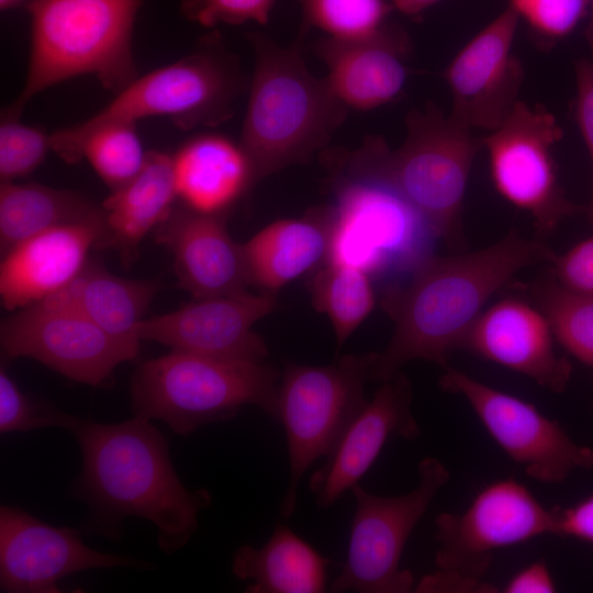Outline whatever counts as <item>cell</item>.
Returning <instances> with one entry per match:
<instances>
[{
    "instance_id": "cell-42",
    "label": "cell",
    "mask_w": 593,
    "mask_h": 593,
    "mask_svg": "<svg viewBox=\"0 0 593 593\" xmlns=\"http://www.w3.org/2000/svg\"><path fill=\"white\" fill-rule=\"evenodd\" d=\"M439 1L440 0H391V4L393 10H396L404 15L416 18Z\"/></svg>"
},
{
    "instance_id": "cell-33",
    "label": "cell",
    "mask_w": 593,
    "mask_h": 593,
    "mask_svg": "<svg viewBox=\"0 0 593 593\" xmlns=\"http://www.w3.org/2000/svg\"><path fill=\"white\" fill-rule=\"evenodd\" d=\"M80 419L57 407L23 393L9 376L0 369V433L27 432L45 427H61L72 432Z\"/></svg>"
},
{
    "instance_id": "cell-22",
    "label": "cell",
    "mask_w": 593,
    "mask_h": 593,
    "mask_svg": "<svg viewBox=\"0 0 593 593\" xmlns=\"http://www.w3.org/2000/svg\"><path fill=\"white\" fill-rule=\"evenodd\" d=\"M315 47L327 68V86L347 109L379 108L395 100L404 88L411 44L395 24L387 23L376 34L357 41L325 37Z\"/></svg>"
},
{
    "instance_id": "cell-9",
    "label": "cell",
    "mask_w": 593,
    "mask_h": 593,
    "mask_svg": "<svg viewBox=\"0 0 593 593\" xmlns=\"http://www.w3.org/2000/svg\"><path fill=\"white\" fill-rule=\"evenodd\" d=\"M376 353L346 355L327 366L284 361L277 410L286 433L289 479L279 504L281 517L296 510L303 474L320 458H326L368 402L365 383Z\"/></svg>"
},
{
    "instance_id": "cell-10",
    "label": "cell",
    "mask_w": 593,
    "mask_h": 593,
    "mask_svg": "<svg viewBox=\"0 0 593 593\" xmlns=\"http://www.w3.org/2000/svg\"><path fill=\"white\" fill-rule=\"evenodd\" d=\"M418 483L396 496L369 493L358 483L351 488L356 508L347 559L331 585L332 592L407 593L414 577L401 568L404 547L450 472L435 457L417 467Z\"/></svg>"
},
{
    "instance_id": "cell-19",
    "label": "cell",
    "mask_w": 593,
    "mask_h": 593,
    "mask_svg": "<svg viewBox=\"0 0 593 593\" xmlns=\"http://www.w3.org/2000/svg\"><path fill=\"white\" fill-rule=\"evenodd\" d=\"M556 343L551 325L536 303L505 298L484 309L468 332L462 350L561 393L570 382L572 366L559 355Z\"/></svg>"
},
{
    "instance_id": "cell-32",
    "label": "cell",
    "mask_w": 593,
    "mask_h": 593,
    "mask_svg": "<svg viewBox=\"0 0 593 593\" xmlns=\"http://www.w3.org/2000/svg\"><path fill=\"white\" fill-rule=\"evenodd\" d=\"M304 22L337 41H357L380 31L393 10L387 0H299Z\"/></svg>"
},
{
    "instance_id": "cell-11",
    "label": "cell",
    "mask_w": 593,
    "mask_h": 593,
    "mask_svg": "<svg viewBox=\"0 0 593 593\" xmlns=\"http://www.w3.org/2000/svg\"><path fill=\"white\" fill-rule=\"evenodd\" d=\"M563 131L542 105L518 100L503 123L481 139L499 194L529 214L541 234L578 212L558 178L553 147Z\"/></svg>"
},
{
    "instance_id": "cell-41",
    "label": "cell",
    "mask_w": 593,
    "mask_h": 593,
    "mask_svg": "<svg viewBox=\"0 0 593 593\" xmlns=\"http://www.w3.org/2000/svg\"><path fill=\"white\" fill-rule=\"evenodd\" d=\"M492 585L475 582L457 574L436 570L422 578L416 586V592H496Z\"/></svg>"
},
{
    "instance_id": "cell-39",
    "label": "cell",
    "mask_w": 593,
    "mask_h": 593,
    "mask_svg": "<svg viewBox=\"0 0 593 593\" xmlns=\"http://www.w3.org/2000/svg\"><path fill=\"white\" fill-rule=\"evenodd\" d=\"M552 534L593 545V494L569 507H555Z\"/></svg>"
},
{
    "instance_id": "cell-18",
    "label": "cell",
    "mask_w": 593,
    "mask_h": 593,
    "mask_svg": "<svg viewBox=\"0 0 593 593\" xmlns=\"http://www.w3.org/2000/svg\"><path fill=\"white\" fill-rule=\"evenodd\" d=\"M413 388L402 372L382 382L350 422L325 462L309 479V489L322 510L351 490L393 437L413 440L421 427L412 412Z\"/></svg>"
},
{
    "instance_id": "cell-6",
    "label": "cell",
    "mask_w": 593,
    "mask_h": 593,
    "mask_svg": "<svg viewBox=\"0 0 593 593\" xmlns=\"http://www.w3.org/2000/svg\"><path fill=\"white\" fill-rule=\"evenodd\" d=\"M281 373L262 361L227 360L171 350L144 361L131 381L134 416L160 419L176 434L233 418L244 405L278 418Z\"/></svg>"
},
{
    "instance_id": "cell-38",
    "label": "cell",
    "mask_w": 593,
    "mask_h": 593,
    "mask_svg": "<svg viewBox=\"0 0 593 593\" xmlns=\"http://www.w3.org/2000/svg\"><path fill=\"white\" fill-rule=\"evenodd\" d=\"M574 69L577 83L574 116L593 169V60L580 58L575 61ZM586 214L593 227V191Z\"/></svg>"
},
{
    "instance_id": "cell-24",
    "label": "cell",
    "mask_w": 593,
    "mask_h": 593,
    "mask_svg": "<svg viewBox=\"0 0 593 593\" xmlns=\"http://www.w3.org/2000/svg\"><path fill=\"white\" fill-rule=\"evenodd\" d=\"M176 200L172 156L147 152L139 172L103 201L104 232L97 246L115 249L128 266L142 239L169 215Z\"/></svg>"
},
{
    "instance_id": "cell-29",
    "label": "cell",
    "mask_w": 593,
    "mask_h": 593,
    "mask_svg": "<svg viewBox=\"0 0 593 593\" xmlns=\"http://www.w3.org/2000/svg\"><path fill=\"white\" fill-rule=\"evenodd\" d=\"M313 306L325 314L340 347L376 305L372 279L363 271L324 262L306 283Z\"/></svg>"
},
{
    "instance_id": "cell-25",
    "label": "cell",
    "mask_w": 593,
    "mask_h": 593,
    "mask_svg": "<svg viewBox=\"0 0 593 593\" xmlns=\"http://www.w3.org/2000/svg\"><path fill=\"white\" fill-rule=\"evenodd\" d=\"M157 290L153 280L121 278L88 259L69 283L35 304L76 311L112 337L139 348L137 328Z\"/></svg>"
},
{
    "instance_id": "cell-13",
    "label": "cell",
    "mask_w": 593,
    "mask_h": 593,
    "mask_svg": "<svg viewBox=\"0 0 593 593\" xmlns=\"http://www.w3.org/2000/svg\"><path fill=\"white\" fill-rule=\"evenodd\" d=\"M443 370L439 388L462 396L497 445L532 479L558 484L574 471L593 467V450L575 443L534 404L450 366Z\"/></svg>"
},
{
    "instance_id": "cell-7",
    "label": "cell",
    "mask_w": 593,
    "mask_h": 593,
    "mask_svg": "<svg viewBox=\"0 0 593 593\" xmlns=\"http://www.w3.org/2000/svg\"><path fill=\"white\" fill-rule=\"evenodd\" d=\"M327 209L324 262L349 266L372 280L412 276L438 236L426 219L383 177L340 166Z\"/></svg>"
},
{
    "instance_id": "cell-8",
    "label": "cell",
    "mask_w": 593,
    "mask_h": 593,
    "mask_svg": "<svg viewBox=\"0 0 593 593\" xmlns=\"http://www.w3.org/2000/svg\"><path fill=\"white\" fill-rule=\"evenodd\" d=\"M240 89L232 61L204 48L138 76L88 120L49 134L51 147L65 163L76 164L85 137L104 125L163 116L182 130L214 126L231 116Z\"/></svg>"
},
{
    "instance_id": "cell-43",
    "label": "cell",
    "mask_w": 593,
    "mask_h": 593,
    "mask_svg": "<svg viewBox=\"0 0 593 593\" xmlns=\"http://www.w3.org/2000/svg\"><path fill=\"white\" fill-rule=\"evenodd\" d=\"M589 14H590L589 23L585 29L584 35H585L588 45L590 47V51L593 55V0H590Z\"/></svg>"
},
{
    "instance_id": "cell-27",
    "label": "cell",
    "mask_w": 593,
    "mask_h": 593,
    "mask_svg": "<svg viewBox=\"0 0 593 593\" xmlns=\"http://www.w3.org/2000/svg\"><path fill=\"white\" fill-rule=\"evenodd\" d=\"M329 562L290 527L278 524L260 548L244 545L236 550L232 572L250 582L247 593H321Z\"/></svg>"
},
{
    "instance_id": "cell-12",
    "label": "cell",
    "mask_w": 593,
    "mask_h": 593,
    "mask_svg": "<svg viewBox=\"0 0 593 593\" xmlns=\"http://www.w3.org/2000/svg\"><path fill=\"white\" fill-rule=\"evenodd\" d=\"M435 527L437 570L482 582L495 550L552 534L553 511L504 479L483 488L462 513L439 514Z\"/></svg>"
},
{
    "instance_id": "cell-3",
    "label": "cell",
    "mask_w": 593,
    "mask_h": 593,
    "mask_svg": "<svg viewBox=\"0 0 593 593\" xmlns=\"http://www.w3.org/2000/svg\"><path fill=\"white\" fill-rule=\"evenodd\" d=\"M255 71L240 145L254 183L322 149L346 116L347 108L325 79L309 71L296 46L280 47L251 35Z\"/></svg>"
},
{
    "instance_id": "cell-37",
    "label": "cell",
    "mask_w": 593,
    "mask_h": 593,
    "mask_svg": "<svg viewBox=\"0 0 593 593\" xmlns=\"http://www.w3.org/2000/svg\"><path fill=\"white\" fill-rule=\"evenodd\" d=\"M551 276L564 289L593 295V236L555 256Z\"/></svg>"
},
{
    "instance_id": "cell-2",
    "label": "cell",
    "mask_w": 593,
    "mask_h": 593,
    "mask_svg": "<svg viewBox=\"0 0 593 593\" xmlns=\"http://www.w3.org/2000/svg\"><path fill=\"white\" fill-rule=\"evenodd\" d=\"M71 433L82 454L71 493L88 506L87 533L119 540L123 519L136 516L157 527L164 552L188 544L212 496L205 489L189 491L183 485L168 440L148 419L134 416L113 424L80 419Z\"/></svg>"
},
{
    "instance_id": "cell-40",
    "label": "cell",
    "mask_w": 593,
    "mask_h": 593,
    "mask_svg": "<svg viewBox=\"0 0 593 593\" xmlns=\"http://www.w3.org/2000/svg\"><path fill=\"white\" fill-rule=\"evenodd\" d=\"M556 584L545 561H535L516 572L503 588L506 593H552Z\"/></svg>"
},
{
    "instance_id": "cell-5",
    "label": "cell",
    "mask_w": 593,
    "mask_h": 593,
    "mask_svg": "<svg viewBox=\"0 0 593 593\" xmlns=\"http://www.w3.org/2000/svg\"><path fill=\"white\" fill-rule=\"evenodd\" d=\"M481 147L470 127L428 103L407 115L406 136L399 148L390 150L381 138H369L343 164L387 179L439 239L457 244L467 184Z\"/></svg>"
},
{
    "instance_id": "cell-31",
    "label": "cell",
    "mask_w": 593,
    "mask_h": 593,
    "mask_svg": "<svg viewBox=\"0 0 593 593\" xmlns=\"http://www.w3.org/2000/svg\"><path fill=\"white\" fill-rule=\"evenodd\" d=\"M79 155L114 191L139 172L147 152L143 148L134 123H115L88 134L80 145Z\"/></svg>"
},
{
    "instance_id": "cell-44",
    "label": "cell",
    "mask_w": 593,
    "mask_h": 593,
    "mask_svg": "<svg viewBox=\"0 0 593 593\" xmlns=\"http://www.w3.org/2000/svg\"><path fill=\"white\" fill-rule=\"evenodd\" d=\"M30 0H0L1 10L15 9L29 3Z\"/></svg>"
},
{
    "instance_id": "cell-17",
    "label": "cell",
    "mask_w": 593,
    "mask_h": 593,
    "mask_svg": "<svg viewBox=\"0 0 593 593\" xmlns=\"http://www.w3.org/2000/svg\"><path fill=\"white\" fill-rule=\"evenodd\" d=\"M518 21L507 7L458 52L444 71L452 94L450 115L471 130H495L518 101L525 77L513 53Z\"/></svg>"
},
{
    "instance_id": "cell-26",
    "label": "cell",
    "mask_w": 593,
    "mask_h": 593,
    "mask_svg": "<svg viewBox=\"0 0 593 593\" xmlns=\"http://www.w3.org/2000/svg\"><path fill=\"white\" fill-rule=\"evenodd\" d=\"M327 245V210L267 225L242 244L249 286L276 295L286 284L323 265Z\"/></svg>"
},
{
    "instance_id": "cell-30",
    "label": "cell",
    "mask_w": 593,
    "mask_h": 593,
    "mask_svg": "<svg viewBox=\"0 0 593 593\" xmlns=\"http://www.w3.org/2000/svg\"><path fill=\"white\" fill-rule=\"evenodd\" d=\"M532 294L557 343L577 360L593 367V295L569 291L551 275L538 278Z\"/></svg>"
},
{
    "instance_id": "cell-34",
    "label": "cell",
    "mask_w": 593,
    "mask_h": 593,
    "mask_svg": "<svg viewBox=\"0 0 593 593\" xmlns=\"http://www.w3.org/2000/svg\"><path fill=\"white\" fill-rule=\"evenodd\" d=\"M2 112L0 124V178L13 181L33 172L52 150L49 135Z\"/></svg>"
},
{
    "instance_id": "cell-28",
    "label": "cell",
    "mask_w": 593,
    "mask_h": 593,
    "mask_svg": "<svg viewBox=\"0 0 593 593\" xmlns=\"http://www.w3.org/2000/svg\"><path fill=\"white\" fill-rule=\"evenodd\" d=\"M101 211V206L74 191L37 183L1 182V256L40 233L90 219Z\"/></svg>"
},
{
    "instance_id": "cell-20",
    "label": "cell",
    "mask_w": 593,
    "mask_h": 593,
    "mask_svg": "<svg viewBox=\"0 0 593 593\" xmlns=\"http://www.w3.org/2000/svg\"><path fill=\"white\" fill-rule=\"evenodd\" d=\"M155 239L171 253L178 284L193 299L248 291L242 244L230 236L221 215L180 203L155 228Z\"/></svg>"
},
{
    "instance_id": "cell-23",
    "label": "cell",
    "mask_w": 593,
    "mask_h": 593,
    "mask_svg": "<svg viewBox=\"0 0 593 593\" xmlns=\"http://www.w3.org/2000/svg\"><path fill=\"white\" fill-rule=\"evenodd\" d=\"M177 199L202 214L222 215L254 183L242 145L217 134L198 135L172 156Z\"/></svg>"
},
{
    "instance_id": "cell-16",
    "label": "cell",
    "mask_w": 593,
    "mask_h": 593,
    "mask_svg": "<svg viewBox=\"0 0 593 593\" xmlns=\"http://www.w3.org/2000/svg\"><path fill=\"white\" fill-rule=\"evenodd\" d=\"M277 307L276 295L249 291L198 299L169 313L144 318L138 338L205 357L262 361L268 356L255 324Z\"/></svg>"
},
{
    "instance_id": "cell-36",
    "label": "cell",
    "mask_w": 593,
    "mask_h": 593,
    "mask_svg": "<svg viewBox=\"0 0 593 593\" xmlns=\"http://www.w3.org/2000/svg\"><path fill=\"white\" fill-rule=\"evenodd\" d=\"M276 0H182L180 11L205 27L219 24H266Z\"/></svg>"
},
{
    "instance_id": "cell-1",
    "label": "cell",
    "mask_w": 593,
    "mask_h": 593,
    "mask_svg": "<svg viewBox=\"0 0 593 593\" xmlns=\"http://www.w3.org/2000/svg\"><path fill=\"white\" fill-rule=\"evenodd\" d=\"M555 256L544 243L515 230L479 250L433 255L403 287L384 293L382 305L394 329L385 348L376 353L369 380H390L414 360L447 368L491 296L522 270L551 265Z\"/></svg>"
},
{
    "instance_id": "cell-21",
    "label": "cell",
    "mask_w": 593,
    "mask_h": 593,
    "mask_svg": "<svg viewBox=\"0 0 593 593\" xmlns=\"http://www.w3.org/2000/svg\"><path fill=\"white\" fill-rule=\"evenodd\" d=\"M102 209V208H101ZM104 232L103 211L79 222L40 233L2 256L0 299L14 312L33 305L69 283Z\"/></svg>"
},
{
    "instance_id": "cell-15",
    "label": "cell",
    "mask_w": 593,
    "mask_h": 593,
    "mask_svg": "<svg viewBox=\"0 0 593 593\" xmlns=\"http://www.w3.org/2000/svg\"><path fill=\"white\" fill-rule=\"evenodd\" d=\"M113 567L146 563L90 548L75 528L52 526L21 508L1 506V592L56 593L58 582L69 574Z\"/></svg>"
},
{
    "instance_id": "cell-35",
    "label": "cell",
    "mask_w": 593,
    "mask_h": 593,
    "mask_svg": "<svg viewBox=\"0 0 593 593\" xmlns=\"http://www.w3.org/2000/svg\"><path fill=\"white\" fill-rule=\"evenodd\" d=\"M535 37L552 45L570 35L589 13L590 0H506Z\"/></svg>"
},
{
    "instance_id": "cell-14",
    "label": "cell",
    "mask_w": 593,
    "mask_h": 593,
    "mask_svg": "<svg viewBox=\"0 0 593 593\" xmlns=\"http://www.w3.org/2000/svg\"><path fill=\"white\" fill-rule=\"evenodd\" d=\"M0 344L9 358L27 357L60 374L93 387L134 359L138 347L123 343L82 314L33 304L2 320Z\"/></svg>"
},
{
    "instance_id": "cell-4",
    "label": "cell",
    "mask_w": 593,
    "mask_h": 593,
    "mask_svg": "<svg viewBox=\"0 0 593 593\" xmlns=\"http://www.w3.org/2000/svg\"><path fill=\"white\" fill-rule=\"evenodd\" d=\"M142 0H30V61L20 96L5 110L20 116L45 89L91 75L112 92L138 77L132 34Z\"/></svg>"
}]
</instances>
